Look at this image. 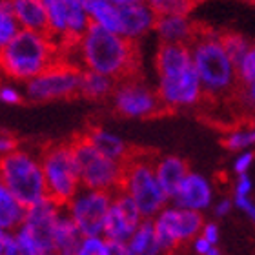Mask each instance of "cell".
<instances>
[{
	"label": "cell",
	"instance_id": "obj_10",
	"mask_svg": "<svg viewBox=\"0 0 255 255\" xmlns=\"http://www.w3.org/2000/svg\"><path fill=\"white\" fill-rule=\"evenodd\" d=\"M155 234L164 254L173 252L179 245L199 237L204 226L201 212L184 210L179 206H166L153 219Z\"/></svg>",
	"mask_w": 255,
	"mask_h": 255
},
{
	"label": "cell",
	"instance_id": "obj_26",
	"mask_svg": "<svg viewBox=\"0 0 255 255\" xmlns=\"http://www.w3.org/2000/svg\"><path fill=\"white\" fill-rule=\"evenodd\" d=\"M129 252L135 255H164L155 234L153 219H144L133 237L126 243Z\"/></svg>",
	"mask_w": 255,
	"mask_h": 255
},
{
	"label": "cell",
	"instance_id": "obj_28",
	"mask_svg": "<svg viewBox=\"0 0 255 255\" xmlns=\"http://www.w3.org/2000/svg\"><path fill=\"white\" fill-rule=\"evenodd\" d=\"M20 33V26L11 7V0H0V51Z\"/></svg>",
	"mask_w": 255,
	"mask_h": 255
},
{
	"label": "cell",
	"instance_id": "obj_4",
	"mask_svg": "<svg viewBox=\"0 0 255 255\" xmlns=\"http://www.w3.org/2000/svg\"><path fill=\"white\" fill-rule=\"evenodd\" d=\"M0 181L26 208L48 199L42 160L29 149L16 148L0 159Z\"/></svg>",
	"mask_w": 255,
	"mask_h": 255
},
{
	"label": "cell",
	"instance_id": "obj_32",
	"mask_svg": "<svg viewBox=\"0 0 255 255\" xmlns=\"http://www.w3.org/2000/svg\"><path fill=\"white\" fill-rule=\"evenodd\" d=\"M252 144H255V129H250V131H234L230 133L228 137L223 138V146L232 149V151L248 148Z\"/></svg>",
	"mask_w": 255,
	"mask_h": 255
},
{
	"label": "cell",
	"instance_id": "obj_37",
	"mask_svg": "<svg viewBox=\"0 0 255 255\" xmlns=\"http://www.w3.org/2000/svg\"><path fill=\"white\" fill-rule=\"evenodd\" d=\"M254 159H255V155L254 153H243V155H239L237 157V160H235V171L239 173V175H246V171H248V168L252 166V162H254Z\"/></svg>",
	"mask_w": 255,
	"mask_h": 255
},
{
	"label": "cell",
	"instance_id": "obj_36",
	"mask_svg": "<svg viewBox=\"0 0 255 255\" xmlns=\"http://www.w3.org/2000/svg\"><path fill=\"white\" fill-rule=\"evenodd\" d=\"M16 148L18 146H16L15 138L7 135V133H0V159L5 157V155H9L11 151H15Z\"/></svg>",
	"mask_w": 255,
	"mask_h": 255
},
{
	"label": "cell",
	"instance_id": "obj_46",
	"mask_svg": "<svg viewBox=\"0 0 255 255\" xmlns=\"http://www.w3.org/2000/svg\"><path fill=\"white\" fill-rule=\"evenodd\" d=\"M246 2H250V4H255V0H246Z\"/></svg>",
	"mask_w": 255,
	"mask_h": 255
},
{
	"label": "cell",
	"instance_id": "obj_2",
	"mask_svg": "<svg viewBox=\"0 0 255 255\" xmlns=\"http://www.w3.org/2000/svg\"><path fill=\"white\" fill-rule=\"evenodd\" d=\"M188 46L201 79L202 93L208 99L234 97L239 86L237 69L219 40V31L195 24Z\"/></svg>",
	"mask_w": 255,
	"mask_h": 255
},
{
	"label": "cell",
	"instance_id": "obj_30",
	"mask_svg": "<svg viewBox=\"0 0 255 255\" xmlns=\"http://www.w3.org/2000/svg\"><path fill=\"white\" fill-rule=\"evenodd\" d=\"M73 255H110V241L106 237H84Z\"/></svg>",
	"mask_w": 255,
	"mask_h": 255
},
{
	"label": "cell",
	"instance_id": "obj_25",
	"mask_svg": "<svg viewBox=\"0 0 255 255\" xmlns=\"http://www.w3.org/2000/svg\"><path fill=\"white\" fill-rule=\"evenodd\" d=\"M115 84H117V80L110 79L106 75L82 69L79 95L86 97L88 101H101V99H106V97L113 95V91L117 88Z\"/></svg>",
	"mask_w": 255,
	"mask_h": 255
},
{
	"label": "cell",
	"instance_id": "obj_44",
	"mask_svg": "<svg viewBox=\"0 0 255 255\" xmlns=\"http://www.w3.org/2000/svg\"><path fill=\"white\" fill-rule=\"evenodd\" d=\"M206 255H223V254H221V250H219L217 246H213L212 250L208 252V254H206Z\"/></svg>",
	"mask_w": 255,
	"mask_h": 255
},
{
	"label": "cell",
	"instance_id": "obj_15",
	"mask_svg": "<svg viewBox=\"0 0 255 255\" xmlns=\"http://www.w3.org/2000/svg\"><path fill=\"white\" fill-rule=\"evenodd\" d=\"M119 11H121V35L128 40L137 42L138 38L155 29L157 15L146 2L119 5Z\"/></svg>",
	"mask_w": 255,
	"mask_h": 255
},
{
	"label": "cell",
	"instance_id": "obj_20",
	"mask_svg": "<svg viewBox=\"0 0 255 255\" xmlns=\"http://www.w3.org/2000/svg\"><path fill=\"white\" fill-rule=\"evenodd\" d=\"M86 138L95 146L101 153H104L106 157L119 162H126L129 159V146L126 144L123 137H119L117 133L110 131L106 128L97 126L93 129H90V133L86 135Z\"/></svg>",
	"mask_w": 255,
	"mask_h": 255
},
{
	"label": "cell",
	"instance_id": "obj_27",
	"mask_svg": "<svg viewBox=\"0 0 255 255\" xmlns=\"http://www.w3.org/2000/svg\"><path fill=\"white\" fill-rule=\"evenodd\" d=\"M219 40L223 44L224 51L230 57L232 64L235 66V69L241 68V64L245 60V57L248 55V51L252 49L254 44L248 42V38L243 37L237 31H219Z\"/></svg>",
	"mask_w": 255,
	"mask_h": 255
},
{
	"label": "cell",
	"instance_id": "obj_38",
	"mask_svg": "<svg viewBox=\"0 0 255 255\" xmlns=\"http://www.w3.org/2000/svg\"><path fill=\"white\" fill-rule=\"evenodd\" d=\"M201 235L206 241H210L213 246H217V243H219V226L215 223H204Z\"/></svg>",
	"mask_w": 255,
	"mask_h": 255
},
{
	"label": "cell",
	"instance_id": "obj_6",
	"mask_svg": "<svg viewBox=\"0 0 255 255\" xmlns=\"http://www.w3.org/2000/svg\"><path fill=\"white\" fill-rule=\"evenodd\" d=\"M40 160L48 197L51 201L59 202L60 206H66L82 188L73 144H53L44 149Z\"/></svg>",
	"mask_w": 255,
	"mask_h": 255
},
{
	"label": "cell",
	"instance_id": "obj_7",
	"mask_svg": "<svg viewBox=\"0 0 255 255\" xmlns=\"http://www.w3.org/2000/svg\"><path fill=\"white\" fill-rule=\"evenodd\" d=\"M73 151L82 188L108 191V193L121 191L124 162L113 160L101 153L86 137L73 142Z\"/></svg>",
	"mask_w": 255,
	"mask_h": 255
},
{
	"label": "cell",
	"instance_id": "obj_47",
	"mask_svg": "<svg viewBox=\"0 0 255 255\" xmlns=\"http://www.w3.org/2000/svg\"><path fill=\"white\" fill-rule=\"evenodd\" d=\"M51 255H62V254H57V252H55V254H51Z\"/></svg>",
	"mask_w": 255,
	"mask_h": 255
},
{
	"label": "cell",
	"instance_id": "obj_21",
	"mask_svg": "<svg viewBox=\"0 0 255 255\" xmlns=\"http://www.w3.org/2000/svg\"><path fill=\"white\" fill-rule=\"evenodd\" d=\"M193 27L195 24H191L184 15L157 16L155 22V31L159 35L160 42L188 44L193 35Z\"/></svg>",
	"mask_w": 255,
	"mask_h": 255
},
{
	"label": "cell",
	"instance_id": "obj_35",
	"mask_svg": "<svg viewBox=\"0 0 255 255\" xmlns=\"http://www.w3.org/2000/svg\"><path fill=\"white\" fill-rule=\"evenodd\" d=\"M4 255H33V254H29V252L16 241L15 234H9L7 235V243H5Z\"/></svg>",
	"mask_w": 255,
	"mask_h": 255
},
{
	"label": "cell",
	"instance_id": "obj_12",
	"mask_svg": "<svg viewBox=\"0 0 255 255\" xmlns=\"http://www.w3.org/2000/svg\"><path fill=\"white\" fill-rule=\"evenodd\" d=\"M113 106L123 117L128 119H146L160 112L164 106L159 93L149 90L148 86L137 80V77L121 80L113 91Z\"/></svg>",
	"mask_w": 255,
	"mask_h": 255
},
{
	"label": "cell",
	"instance_id": "obj_39",
	"mask_svg": "<svg viewBox=\"0 0 255 255\" xmlns=\"http://www.w3.org/2000/svg\"><path fill=\"white\" fill-rule=\"evenodd\" d=\"M212 248H213V245L210 241L204 239L202 235H199V237H195V239L191 241V250L195 252L197 255H206Z\"/></svg>",
	"mask_w": 255,
	"mask_h": 255
},
{
	"label": "cell",
	"instance_id": "obj_22",
	"mask_svg": "<svg viewBox=\"0 0 255 255\" xmlns=\"http://www.w3.org/2000/svg\"><path fill=\"white\" fill-rule=\"evenodd\" d=\"M27 208L0 181V230L5 234H15L26 217Z\"/></svg>",
	"mask_w": 255,
	"mask_h": 255
},
{
	"label": "cell",
	"instance_id": "obj_34",
	"mask_svg": "<svg viewBox=\"0 0 255 255\" xmlns=\"http://www.w3.org/2000/svg\"><path fill=\"white\" fill-rule=\"evenodd\" d=\"M234 97L241 102V106H245L248 112H255V80L246 86H239Z\"/></svg>",
	"mask_w": 255,
	"mask_h": 255
},
{
	"label": "cell",
	"instance_id": "obj_14",
	"mask_svg": "<svg viewBox=\"0 0 255 255\" xmlns=\"http://www.w3.org/2000/svg\"><path fill=\"white\" fill-rule=\"evenodd\" d=\"M157 93L166 108L191 106L199 102V99L202 97V84L195 64L182 75H177L171 79H159Z\"/></svg>",
	"mask_w": 255,
	"mask_h": 255
},
{
	"label": "cell",
	"instance_id": "obj_23",
	"mask_svg": "<svg viewBox=\"0 0 255 255\" xmlns=\"http://www.w3.org/2000/svg\"><path fill=\"white\" fill-rule=\"evenodd\" d=\"M82 239H84V235L80 234L79 226L64 210L60 213L57 228H55V252L62 255H73L82 243Z\"/></svg>",
	"mask_w": 255,
	"mask_h": 255
},
{
	"label": "cell",
	"instance_id": "obj_41",
	"mask_svg": "<svg viewBox=\"0 0 255 255\" xmlns=\"http://www.w3.org/2000/svg\"><path fill=\"white\" fill-rule=\"evenodd\" d=\"M232 208H234V201H230V199H223V201H219L213 208V213L217 215V217H224V215H228L232 212Z\"/></svg>",
	"mask_w": 255,
	"mask_h": 255
},
{
	"label": "cell",
	"instance_id": "obj_8",
	"mask_svg": "<svg viewBox=\"0 0 255 255\" xmlns=\"http://www.w3.org/2000/svg\"><path fill=\"white\" fill-rule=\"evenodd\" d=\"M64 206L51 199L27 208L22 226L15 232L16 241L33 255L55 254V228Z\"/></svg>",
	"mask_w": 255,
	"mask_h": 255
},
{
	"label": "cell",
	"instance_id": "obj_42",
	"mask_svg": "<svg viewBox=\"0 0 255 255\" xmlns=\"http://www.w3.org/2000/svg\"><path fill=\"white\" fill-rule=\"evenodd\" d=\"M7 235H9V234H5L4 230H0V255H4V252H5V243H7Z\"/></svg>",
	"mask_w": 255,
	"mask_h": 255
},
{
	"label": "cell",
	"instance_id": "obj_16",
	"mask_svg": "<svg viewBox=\"0 0 255 255\" xmlns=\"http://www.w3.org/2000/svg\"><path fill=\"white\" fill-rule=\"evenodd\" d=\"M191 66H193V57L188 44H159L155 53V68H157L159 79H171V77L182 75Z\"/></svg>",
	"mask_w": 255,
	"mask_h": 255
},
{
	"label": "cell",
	"instance_id": "obj_18",
	"mask_svg": "<svg viewBox=\"0 0 255 255\" xmlns=\"http://www.w3.org/2000/svg\"><path fill=\"white\" fill-rule=\"evenodd\" d=\"M155 173L160 188L171 201L190 171H188L186 160H182L181 157H162L155 162Z\"/></svg>",
	"mask_w": 255,
	"mask_h": 255
},
{
	"label": "cell",
	"instance_id": "obj_19",
	"mask_svg": "<svg viewBox=\"0 0 255 255\" xmlns=\"http://www.w3.org/2000/svg\"><path fill=\"white\" fill-rule=\"evenodd\" d=\"M11 7L20 29L48 33V13L42 0H11Z\"/></svg>",
	"mask_w": 255,
	"mask_h": 255
},
{
	"label": "cell",
	"instance_id": "obj_17",
	"mask_svg": "<svg viewBox=\"0 0 255 255\" xmlns=\"http://www.w3.org/2000/svg\"><path fill=\"white\" fill-rule=\"evenodd\" d=\"M213 199V191L210 182L202 175L197 173H188L186 179L182 181L181 188L177 190L175 197L171 199L173 206L184 208V210H193V212H202L210 208Z\"/></svg>",
	"mask_w": 255,
	"mask_h": 255
},
{
	"label": "cell",
	"instance_id": "obj_13",
	"mask_svg": "<svg viewBox=\"0 0 255 255\" xmlns=\"http://www.w3.org/2000/svg\"><path fill=\"white\" fill-rule=\"evenodd\" d=\"M144 217L137 204L124 191L113 193V202L104 224V237L110 243H128L142 224Z\"/></svg>",
	"mask_w": 255,
	"mask_h": 255
},
{
	"label": "cell",
	"instance_id": "obj_11",
	"mask_svg": "<svg viewBox=\"0 0 255 255\" xmlns=\"http://www.w3.org/2000/svg\"><path fill=\"white\" fill-rule=\"evenodd\" d=\"M113 202V193L80 188L77 195L64 206L84 237H104V224Z\"/></svg>",
	"mask_w": 255,
	"mask_h": 255
},
{
	"label": "cell",
	"instance_id": "obj_29",
	"mask_svg": "<svg viewBox=\"0 0 255 255\" xmlns=\"http://www.w3.org/2000/svg\"><path fill=\"white\" fill-rule=\"evenodd\" d=\"M146 4L153 9L157 16L164 15H184L191 11L193 5L188 0H146Z\"/></svg>",
	"mask_w": 255,
	"mask_h": 255
},
{
	"label": "cell",
	"instance_id": "obj_40",
	"mask_svg": "<svg viewBox=\"0 0 255 255\" xmlns=\"http://www.w3.org/2000/svg\"><path fill=\"white\" fill-rule=\"evenodd\" d=\"M252 191V181L248 175H239V181L235 184V195L248 197Z\"/></svg>",
	"mask_w": 255,
	"mask_h": 255
},
{
	"label": "cell",
	"instance_id": "obj_5",
	"mask_svg": "<svg viewBox=\"0 0 255 255\" xmlns=\"http://www.w3.org/2000/svg\"><path fill=\"white\" fill-rule=\"evenodd\" d=\"M155 162L149 157H129L124 162V177L121 191H124L137 204L144 219H155L170 201L160 188Z\"/></svg>",
	"mask_w": 255,
	"mask_h": 255
},
{
	"label": "cell",
	"instance_id": "obj_33",
	"mask_svg": "<svg viewBox=\"0 0 255 255\" xmlns=\"http://www.w3.org/2000/svg\"><path fill=\"white\" fill-rule=\"evenodd\" d=\"M237 80H239V86H246L255 80V44L252 46V49L245 57L241 68L237 69Z\"/></svg>",
	"mask_w": 255,
	"mask_h": 255
},
{
	"label": "cell",
	"instance_id": "obj_45",
	"mask_svg": "<svg viewBox=\"0 0 255 255\" xmlns=\"http://www.w3.org/2000/svg\"><path fill=\"white\" fill-rule=\"evenodd\" d=\"M188 2H190V4L193 5V7H195V5L199 4V2H201V0H188Z\"/></svg>",
	"mask_w": 255,
	"mask_h": 255
},
{
	"label": "cell",
	"instance_id": "obj_9",
	"mask_svg": "<svg viewBox=\"0 0 255 255\" xmlns=\"http://www.w3.org/2000/svg\"><path fill=\"white\" fill-rule=\"evenodd\" d=\"M82 69L69 62H55L46 71L24 84L26 99L31 102L64 101L79 93Z\"/></svg>",
	"mask_w": 255,
	"mask_h": 255
},
{
	"label": "cell",
	"instance_id": "obj_31",
	"mask_svg": "<svg viewBox=\"0 0 255 255\" xmlns=\"http://www.w3.org/2000/svg\"><path fill=\"white\" fill-rule=\"evenodd\" d=\"M26 99V93L22 88L16 86L13 80H5L0 84V104L4 106H16Z\"/></svg>",
	"mask_w": 255,
	"mask_h": 255
},
{
	"label": "cell",
	"instance_id": "obj_3",
	"mask_svg": "<svg viewBox=\"0 0 255 255\" xmlns=\"http://www.w3.org/2000/svg\"><path fill=\"white\" fill-rule=\"evenodd\" d=\"M57 62V42L48 33H20L0 51V73L5 80L29 82Z\"/></svg>",
	"mask_w": 255,
	"mask_h": 255
},
{
	"label": "cell",
	"instance_id": "obj_24",
	"mask_svg": "<svg viewBox=\"0 0 255 255\" xmlns=\"http://www.w3.org/2000/svg\"><path fill=\"white\" fill-rule=\"evenodd\" d=\"M86 11L91 18V24L121 35V11L113 0H88Z\"/></svg>",
	"mask_w": 255,
	"mask_h": 255
},
{
	"label": "cell",
	"instance_id": "obj_1",
	"mask_svg": "<svg viewBox=\"0 0 255 255\" xmlns=\"http://www.w3.org/2000/svg\"><path fill=\"white\" fill-rule=\"evenodd\" d=\"M135 44L119 33L91 24L90 29L69 48L75 51L73 64L77 68L106 75L121 82L135 77L138 60Z\"/></svg>",
	"mask_w": 255,
	"mask_h": 255
},
{
	"label": "cell",
	"instance_id": "obj_43",
	"mask_svg": "<svg viewBox=\"0 0 255 255\" xmlns=\"http://www.w3.org/2000/svg\"><path fill=\"white\" fill-rule=\"evenodd\" d=\"M117 5H128V4H138V2H146V0H113Z\"/></svg>",
	"mask_w": 255,
	"mask_h": 255
}]
</instances>
